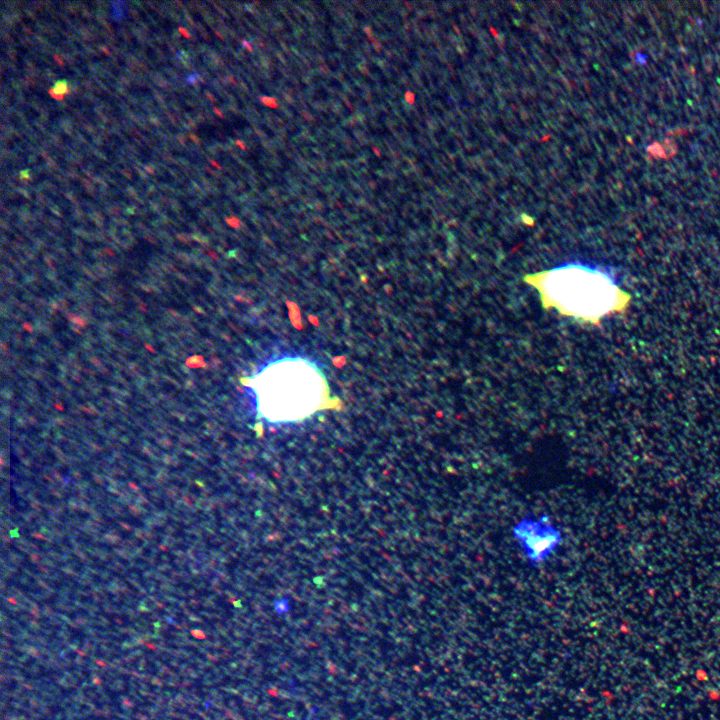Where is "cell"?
I'll return each instance as SVG.
<instances>
[{
  "label": "cell",
  "instance_id": "7a4b0ae2",
  "mask_svg": "<svg viewBox=\"0 0 720 720\" xmlns=\"http://www.w3.org/2000/svg\"><path fill=\"white\" fill-rule=\"evenodd\" d=\"M526 279L538 289L546 308L585 321L616 310L623 297L606 273L586 265L567 264Z\"/></svg>",
  "mask_w": 720,
  "mask_h": 720
},
{
  "label": "cell",
  "instance_id": "3957f363",
  "mask_svg": "<svg viewBox=\"0 0 720 720\" xmlns=\"http://www.w3.org/2000/svg\"><path fill=\"white\" fill-rule=\"evenodd\" d=\"M514 532L524 554L534 562L543 561L559 543V531L545 519H525L518 523Z\"/></svg>",
  "mask_w": 720,
  "mask_h": 720
},
{
  "label": "cell",
  "instance_id": "8992f818",
  "mask_svg": "<svg viewBox=\"0 0 720 720\" xmlns=\"http://www.w3.org/2000/svg\"><path fill=\"white\" fill-rule=\"evenodd\" d=\"M179 30L182 31L181 33H182L183 35H185V37H187V38L189 37V35L185 33L186 30H183L181 27L179 28Z\"/></svg>",
  "mask_w": 720,
  "mask_h": 720
},
{
  "label": "cell",
  "instance_id": "277c9868",
  "mask_svg": "<svg viewBox=\"0 0 720 720\" xmlns=\"http://www.w3.org/2000/svg\"><path fill=\"white\" fill-rule=\"evenodd\" d=\"M48 93L57 100L64 99V96L69 93V86L66 80L60 79L54 83V85L48 90Z\"/></svg>",
  "mask_w": 720,
  "mask_h": 720
},
{
  "label": "cell",
  "instance_id": "6da1fadb",
  "mask_svg": "<svg viewBox=\"0 0 720 720\" xmlns=\"http://www.w3.org/2000/svg\"><path fill=\"white\" fill-rule=\"evenodd\" d=\"M248 383L258 415L272 423L298 422L335 403L321 370L301 357L270 362Z\"/></svg>",
  "mask_w": 720,
  "mask_h": 720
},
{
  "label": "cell",
  "instance_id": "5b68a950",
  "mask_svg": "<svg viewBox=\"0 0 720 720\" xmlns=\"http://www.w3.org/2000/svg\"><path fill=\"white\" fill-rule=\"evenodd\" d=\"M28 172L29 171L27 169L20 171V177L25 180L29 179L30 177Z\"/></svg>",
  "mask_w": 720,
  "mask_h": 720
}]
</instances>
